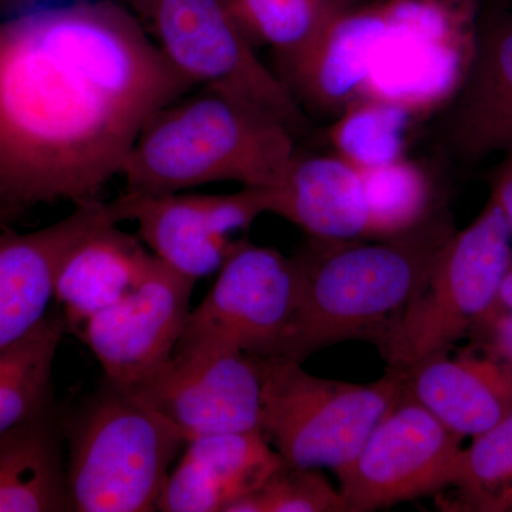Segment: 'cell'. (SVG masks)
I'll use <instances>...</instances> for the list:
<instances>
[{"instance_id":"cell-1","label":"cell","mask_w":512,"mask_h":512,"mask_svg":"<svg viewBox=\"0 0 512 512\" xmlns=\"http://www.w3.org/2000/svg\"><path fill=\"white\" fill-rule=\"evenodd\" d=\"M192 89L116 0L0 19V218L97 200L147 120Z\"/></svg>"},{"instance_id":"cell-2","label":"cell","mask_w":512,"mask_h":512,"mask_svg":"<svg viewBox=\"0 0 512 512\" xmlns=\"http://www.w3.org/2000/svg\"><path fill=\"white\" fill-rule=\"evenodd\" d=\"M454 232L443 204L419 227L397 237L375 242L311 238L295 254L301 296L274 359L303 363L319 350L353 339L369 340L382 350Z\"/></svg>"},{"instance_id":"cell-3","label":"cell","mask_w":512,"mask_h":512,"mask_svg":"<svg viewBox=\"0 0 512 512\" xmlns=\"http://www.w3.org/2000/svg\"><path fill=\"white\" fill-rule=\"evenodd\" d=\"M296 153V137L255 103L198 87L157 110L131 147L123 194L161 195L212 183L271 188Z\"/></svg>"},{"instance_id":"cell-4","label":"cell","mask_w":512,"mask_h":512,"mask_svg":"<svg viewBox=\"0 0 512 512\" xmlns=\"http://www.w3.org/2000/svg\"><path fill=\"white\" fill-rule=\"evenodd\" d=\"M62 424L73 511H157L187 444L170 421L133 390L103 379L76 412L62 416Z\"/></svg>"},{"instance_id":"cell-5","label":"cell","mask_w":512,"mask_h":512,"mask_svg":"<svg viewBox=\"0 0 512 512\" xmlns=\"http://www.w3.org/2000/svg\"><path fill=\"white\" fill-rule=\"evenodd\" d=\"M261 370V430L286 466H346L402 397L406 372L389 367L373 383L323 379L293 360L256 357Z\"/></svg>"},{"instance_id":"cell-6","label":"cell","mask_w":512,"mask_h":512,"mask_svg":"<svg viewBox=\"0 0 512 512\" xmlns=\"http://www.w3.org/2000/svg\"><path fill=\"white\" fill-rule=\"evenodd\" d=\"M512 264V232L494 200L454 232L429 276L387 336L382 355L404 367L447 352L490 311Z\"/></svg>"},{"instance_id":"cell-7","label":"cell","mask_w":512,"mask_h":512,"mask_svg":"<svg viewBox=\"0 0 512 512\" xmlns=\"http://www.w3.org/2000/svg\"><path fill=\"white\" fill-rule=\"evenodd\" d=\"M161 55L194 87L244 97L282 121L293 136L309 121L274 70L262 63L231 0H121Z\"/></svg>"},{"instance_id":"cell-8","label":"cell","mask_w":512,"mask_h":512,"mask_svg":"<svg viewBox=\"0 0 512 512\" xmlns=\"http://www.w3.org/2000/svg\"><path fill=\"white\" fill-rule=\"evenodd\" d=\"M301 284L295 255L242 239L191 309L175 348L214 345L274 357L298 308Z\"/></svg>"},{"instance_id":"cell-9","label":"cell","mask_w":512,"mask_h":512,"mask_svg":"<svg viewBox=\"0 0 512 512\" xmlns=\"http://www.w3.org/2000/svg\"><path fill=\"white\" fill-rule=\"evenodd\" d=\"M461 440L403 392L346 466L335 471L349 512H370L451 487Z\"/></svg>"},{"instance_id":"cell-10","label":"cell","mask_w":512,"mask_h":512,"mask_svg":"<svg viewBox=\"0 0 512 512\" xmlns=\"http://www.w3.org/2000/svg\"><path fill=\"white\" fill-rule=\"evenodd\" d=\"M120 222L134 221L138 238L161 262L192 281L220 271L259 215L268 212L266 188L242 187L231 194L171 192L121 194L110 201Z\"/></svg>"},{"instance_id":"cell-11","label":"cell","mask_w":512,"mask_h":512,"mask_svg":"<svg viewBox=\"0 0 512 512\" xmlns=\"http://www.w3.org/2000/svg\"><path fill=\"white\" fill-rule=\"evenodd\" d=\"M133 392L170 421L185 441L261 430L258 359L239 350L214 345L175 348L156 375Z\"/></svg>"},{"instance_id":"cell-12","label":"cell","mask_w":512,"mask_h":512,"mask_svg":"<svg viewBox=\"0 0 512 512\" xmlns=\"http://www.w3.org/2000/svg\"><path fill=\"white\" fill-rule=\"evenodd\" d=\"M195 281L156 262L136 289L77 330L104 379L136 389L173 356L191 312Z\"/></svg>"},{"instance_id":"cell-13","label":"cell","mask_w":512,"mask_h":512,"mask_svg":"<svg viewBox=\"0 0 512 512\" xmlns=\"http://www.w3.org/2000/svg\"><path fill=\"white\" fill-rule=\"evenodd\" d=\"M441 140L464 163L512 150V12L507 6H488L478 16L466 70L444 111Z\"/></svg>"},{"instance_id":"cell-14","label":"cell","mask_w":512,"mask_h":512,"mask_svg":"<svg viewBox=\"0 0 512 512\" xmlns=\"http://www.w3.org/2000/svg\"><path fill=\"white\" fill-rule=\"evenodd\" d=\"M468 55H463L456 29L437 6L413 12L389 8V25L360 97L394 101L413 114L447 104L461 82Z\"/></svg>"},{"instance_id":"cell-15","label":"cell","mask_w":512,"mask_h":512,"mask_svg":"<svg viewBox=\"0 0 512 512\" xmlns=\"http://www.w3.org/2000/svg\"><path fill=\"white\" fill-rule=\"evenodd\" d=\"M73 207L62 220L36 231H0V350L22 342L45 322L70 249L103 222H119L110 201L97 198Z\"/></svg>"},{"instance_id":"cell-16","label":"cell","mask_w":512,"mask_h":512,"mask_svg":"<svg viewBox=\"0 0 512 512\" xmlns=\"http://www.w3.org/2000/svg\"><path fill=\"white\" fill-rule=\"evenodd\" d=\"M281 466V456L262 430L197 437L187 441L171 468L157 511L225 512Z\"/></svg>"},{"instance_id":"cell-17","label":"cell","mask_w":512,"mask_h":512,"mask_svg":"<svg viewBox=\"0 0 512 512\" xmlns=\"http://www.w3.org/2000/svg\"><path fill=\"white\" fill-rule=\"evenodd\" d=\"M387 25L389 8L350 9L308 52L276 70V76L302 109L339 116L362 94Z\"/></svg>"},{"instance_id":"cell-18","label":"cell","mask_w":512,"mask_h":512,"mask_svg":"<svg viewBox=\"0 0 512 512\" xmlns=\"http://www.w3.org/2000/svg\"><path fill=\"white\" fill-rule=\"evenodd\" d=\"M268 190V212L323 241L369 237V207L360 168L338 156L296 151Z\"/></svg>"},{"instance_id":"cell-19","label":"cell","mask_w":512,"mask_h":512,"mask_svg":"<svg viewBox=\"0 0 512 512\" xmlns=\"http://www.w3.org/2000/svg\"><path fill=\"white\" fill-rule=\"evenodd\" d=\"M404 392L460 437H476L512 412V379L481 353H434L404 367Z\"/></svg>"},{"instance_id":"cell-20","label":"cell","mask_w":512,"mask_h":512,"mask_svg":"<svg viewBox=\"0 0 512 512\" xmlns=\"http://www.w3.org/2000/svg\"><path fill=\"white\" fill-rule=\"evenodd\" d=\"M156 255L134 235L106 221L84 235L64 258L55 299L67 328L77 333L92 316L109 308L143 282Z\"/></svg>"},{"instance_id":"cell-21","label":"cell","mask_w":512,"mask_h":512,"mask_svg":"<svg viewBox=\"0 0 512 512\" xmlns=\"http://www.w3.org/2000/svg\"><path fill=\"white\" fill-rule=\"evenodd\" d=\"M57 407L0 434V512L73 511Z\"/></svg>"},{"instance_id":"cell-22","label":"cell","mask_w":512,"mask_h":512,"mask_svg":"<svg viewBox=\"0 0 512 512\" xmlns=\"http://www.w3.org/2000/svg\"><path fill=\"white\" fill-rule=\"evenodd\" d=\"M63 313L12 348L0 350V434L55 409L53 365L64 330Z\"/></svg>"},{"instance_id":"cell-23","label":"cell","mask_w":512,"mask_h":512,"mask_svg":"<svg viewBox=\"0 0 512 512\" xmlns=\"http://www.w3.org/2000/svg\"><path fill=\"white\" fill-rule=\"evenodd\" d=\"M232 9L252 45L268 46L276 70L308 52L352 0H231Z\"/></svg>"},{"instance_id":"cell-24","label":"cell","mask_w":512,"mask_h":512,"mask_svg":"<svg viewBox=\"0 0 512 512\" xmlns=\"http://www.w3.org/2000/svg\"><path fill=\"white\" fill-rule=\"evenodd\" d=\"M413 116L394 101L357 97L329 127V143L338 156L360 170L393 163L403 158Z\"/></svg>"},{"instance_id":"cell-25","label":"cell","mask_w":512,"mask_h":512,"mask_svg":"<svg viewBox=\"0 0 512 512\" xmlns=\"http://www.w3.org/2000/svg\"><path fill=\"white\" fill-rule=\"evenodd\" d=\"M369 207V237H397L419 227L444 202H434L433 180L423 165L399 158L362 170Z\"/></svg>"},{"instance_id":"cell-26","label":"cell","mask_w":512,"mask_h":512,"mask_svg":"<svg viewBox=\"0 0 512 512\" xmlns=\"http://www.w3.org/2000/svg\"><path fill=\"white\" fill-rule=\"evenodd\" d=\"M451 487L463 510L512 511V412L461 450Z\"/></svg>"},{"instance_id":"cell-27","label":"cell","mask_w":512,"mask_h":512,"mask_svg":"<svg viewBox=\"0 0 512 512\" xmlns=\"http://www.w3.org/2000/svg\"><path fill=\"white\" fill-rule=\"evenodd\" d=\"M225 512H349L342 494L313 468L282 466Z\"/></svg>"},{"instance_id":"cell-28","label":"cell","mask_w":512,"mask_h":512,"mask_svg":"<svg viewBox=\"0 0 512 512\" xmlns=\"http://www.w3.org/2000/svg\"><path fill=\"white\" fill-rule=\"evenodd\" d=\"M483 355L498 363L512 379V309L491 306L470 335Z\"/></svg>"},{"instance_id":"cell-29","label":"cell","mask_w":512,"mask_h":512,"mask_svg":"<svg viewBox=\"0 0 512 512\" xmlns=\"http://www.w3.org/2000/svg\"><path fill=\"white\" fill-rule=\"evenodd\" d=\"M490 198L503 212L512 232V150L505 153L503 164L495 171Z\"/></svg>"},{"instance_id":"cell-30","label":"cell","mask_w":512,"mask_h":512,"mask_svg":"<svg viewBox=\"0 0 512 512\" xmlns=\"http://www.w3.org/2000/svg\"><path fill=\"white\" fill-rule=\"evenodd\" d=\"M43 2L47 0H0V19L45 6Z\"/></svg>"},{"instance_id":"cell-31","label":"cell","mask_w":512,"mask_h":512,"mask_svg":"<svg viewBox=\"0 0 512 512\" xmlns=\"http://www.w3.org/2000/svg\"><path fill=\"white\" fill-rule=\"evenodd\" d=\"M6 228H10L8 224H6L5 220H3V218H0V231H2V229H6Z\"/></svg>"},{"instance_id":"cell-32","label":"cell","mask_w":512,"mask_h":512,"mask_svg":"<svg viewBox=\"0 0 512 512\" xmlns=\"http://www.w3.org/2000/svg\"><path fill=\"white\" fill-rule=\"evenodd\" d=\"M505 2H512V0H498V3H494V5L505 6Z\"/></svg>"},{"instance_id":"cell-33","label":"cell","mask_w":512,"mask_h":512,"mask_svg":"<svg viewBox=\"0 0 512 512\" xmlns=\"http://www.w3.org/2000/svg\"><path fill=\"white\" fill-rule=\"evenodd\" d=\"M353 3H355V6H357V8H360L359 5H357V0H352Z\"/></svg>"}]
</instances>
